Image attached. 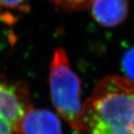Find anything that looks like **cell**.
Wrapping results in <instances>:
<instances>
[{
  "instance_id": "6da1fadb",
  "label": "cell",
  "mask_w": 134,
  "mask_h": 134,
  "mask_svg": "<svg viewBox=\"0 0 134 134\" xmlns=\"http://www.w3.org/2000/svg\"><path fill=\"white\" fill-rule=\"evenodd\" d=\"M84 134H134V82L108 76L82 108Z\"/></svg>"
},
{
  "instance_id": "ba28073f",
  "label": "cell",
  "mask_w": 134,
  "mask_h": 134,
  "mask_svg": "<svg viewBox=\"0 0 134 134\" xmlns=\"http://www.w3.org/2000/svg\"><path fill=\"white\" fill-rule=\"evenodd\" d=\"M25 0H0V4L9 7V8H15L24 4Z\"/></svg>"
},
{
  "instance_id": "52a82bcc",
  "label": "cell",
  "mask_w": 134,
  "mask_h": 134,
  "mask_svg": "<svg viewBox=\"0 0 134 134\" xmlns=\"http://www.w3.org/2000/svg\"><path fill=\"white\" fill-rule=\"evenodd\" d=\"M122 67L128 79L134 82V48L124 53L122 58Z\"/></svg>"
},
{
  "instance_id": "8992f818",
  "label": "cell",
  "mask_w": 134,
  "mask_h": 134,
  "mask_svg": "<svg viewBox=\"0 0 134 134\" xmlns=\"http://www.w3.org/2000/svg\"><path fill=\"white\" fill-rule=\"evenodd\" d=\"M57 6L65 11H82L90 7L93 0H52Z\"/></svg>"
},
{
  "instance_id": "3957f363",
  "label": "cell",
  "mask_w": 134,
  "mask_h": 134,
  "mask_svg": "<svg viewBox=\"0 0 134 134\" xmlns=\"http://www.w3.org/2000/svg\"><path fill=\"white\" fill-rule=\"evenodd\" d=\"M32 108L25 83L0 82V134H18L23 117Z\"/></svg>"
},
{
  "instance_id": "5b68a950",
  "label": "cell",
  "mask_w": 134,
  "mask_h": 134,
  "mask_svg": "<svg viewBox=\"0 0 134 134\" xmlns=\"http://www.w3.org/2000/svg\"><path fill=\"white\" fill-rule=\"evenodd\" d=\"M90 7L94 20L105 27L120 24L129 14V0H93Z\"/></svg>"
},
{
  "instance_id": "7a4b0ae2",
  "label": "cell",
  "mask_w": 134,
  "mask_h": 134,
  "mask_svg": "<svg viewBox=\"0 0 134 134\" xmlns=\"http://www.w3.org/2000/svg\"><path fill=\"white\" fill-rule=\"evenodd\" d=\"M49 85L52 102L57 112L78 134H84L81 81L72 70L62 48H57L53 52Z\"/></svg>"
},
{
  "instance_id": "277c9868",
  "label": "cell",
  "mask_w": 134,
  "mask_h": 134,
  "mask_svg": "<svg viewBox=\"0 0 134 134\" xmlns=\"http://www.w3.org/2000/svg\"><path fill=\"white\" fill-rule=\"evenodd\" d=\"M18 134H62V129L59 119L52 111L32 108L23 117Z\"/></svg>"
}]
</instances>
